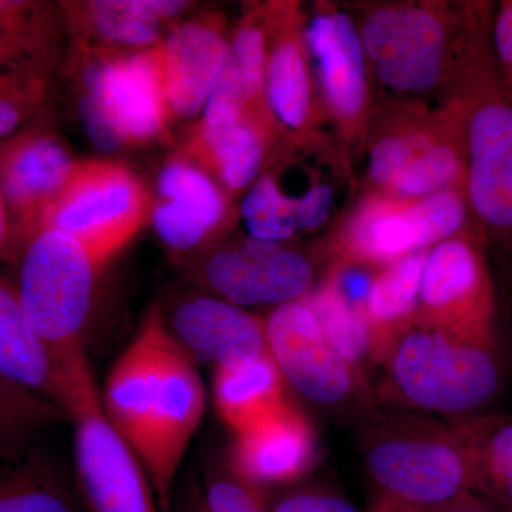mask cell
Here are the masks:
<instances>
[{
  "instance_id": "cell-1",
  "label": "cell",
  "mask_w": 512,
  "mask_h": 512,
  "mask_svg": "<svg viewBox=\"0 0 512 512\" xmlns=\"http://www.w3.org/2000/svg\"><path fill=\"white\" fill-rule=\"evenodd\" d=\"M491 3H464L463 45L444 99L456 114L466 158V195L485 244L512 247V104L490 42Z\"/></svg>"
},
{
  "instance_id": "cell-2",
  "label": "cell",
  "mask_w": 512,
  "mask_h": 512,
  "mask_svg": "<svg viewBox=\"0 0 512 512\" xmlns=\"http://www.w3.org/2000/svg\"><path fill=\"white\" fill-rule=\"evenodd\" d=\"M160 45L126 53L74 45L70 63L77 113L90 141L103 153L170 138Z\"/></svg>"
},
{
  "instance_id": "cell-3",
  "label": "cell",
  "mask_w": 512,
  "mask_h": 512,
  "mask_svg": "<svg viewBox=\"0 0 512 512\" xmlns=\"http://www.w3.org/2000/svg\"><path fill=\"white\" fill-rule=\"evenodd\" d=\"M357 23L373 79L404 103L446 90L463 45L466 12L447 3L370 6Z\"/></svg>"
},
{
  "instance_id": "cell-4",
  "label": "cell",
  "mask_w": 512,
  "mask_h": 512,
  "mask_svg": "<svg viewBox=\"0 0 512 512\" xmlns=\"http://www.w3.org/2000/svg\"><path fill=\"white\" fill-rule=\"evenodd\" d=\"M63 377L60 406L74 426V463L93 512H160L143 464L101 406L84 348L56 357Z\"/></svg>"
},
{
  "instance_id": "cell-5",
  "label": "cell",
  "mask_w": 512,
  "mask_h": 512,
  "mask_svg": "<svg viewBox=\"0 0 512 512\" xmlns=\"http://www.w3.org/2000/svg\"><path fill=\"white\" fill-rule=\"evenodd\" d=\"M367 473L380 493L417 507H439L473 493V467L453 420L387 416L365 434Z\"/></svg>"
},
{
  "instance_id": "cell-6",
  "label": "cell",
  "mask_w": 512,
  "mask_h": 512,
  "mask_svg": "<svg viewBox=\"0 0 512 512\" xmlns=\"http://www.w3.org/2000/svg\"><path fill=\"white\" fill-rule=\"evenodd\" d=\"M382 366L394 400L447 420L477 417L503 383L495 348L456 342L419 326L394 343Z\"/></svg>"
},
{
  "instance_id": "cell-7",
  "label": "cell",
  "mask_w": 512,
  "mask_h": 512,
  "mask_svg": "<svg viewBox=\"0 0 512 512\" xmlns=\"http://www.w3.org/2000/svg\"><path fill=\"white\" fill-rule=\"evenodd\" d=\"M367 136V177L373 192L394 198H421L466 187L463 137L446 101L436 110L399 103ZM466 191V188H464Z\"/></svg>"
},
{
  "instance_id": "cell-8",
  "label": "cell",
  "mask_w": 512,
  "mask_h": 512,
  "mask_svg": "<svg viewBox=\"0 0 512 512\" xmlns=\"http://www.w3.org/2000/svg\"><path fill=\"white\" fill-rule=\"evenodd\" d=\"M106 266L82 242L56 229H40L30 239L16 293L30 328L55 359L84 346Z\"/></svg>"
},
{
  "instance_id": "cell-9",
  "label": "cell",
  "mask_w": 512,
  "mask_h": 512,
  "mask_svg": "<svg viewBox=\"0 0 512 512\" xmlns=\"http://www.w3.org/2000/svg\"><path fill=\"white\" fill-rule=\"evenodd\" d=\"M153 191L127 165L83 160L47 207L40 229H56L82 242L109 265L151 221Z\"/></svg>"
},
{
  "instance_id": "cell-10",
  "label": "cell",
  "mask_w": 512,
  "mask_h": 512,
  "mask_svg": "<svg viewBox=\"0 0 512 512\" xmlns=\"http://www.w3.org/2000/svg\"><path fill=\"white\" fill-rule=\"evenodd\" d=\"M476 228L464 188L421 198H394L370 191L343 224L340 264L383 268Z\"/></svg>"
},
{
  "instance_id": "cell-11",
  "label": "cell",
  "mask_w": 512,
  "mask_h": 512,
  "mask_svg": "<svg viewBox=\"0 0 512 512\" xmlns=\"http://www.w3.org/2000/svg\"><path fill=\"white\" fill-rule=\"evenodd\" d=\"M485 245L478 229L471 228L427 252L416 326L495 348V296Z\"/></svg>"
},
{
  "instance_id": "cell-12",
  "label": "cell",
  "mask_w": 512,
  "mask_h": 512,
  "mask_svg": "<svg viewBox=\"0 0 512 512\" xmlns=\"http://www.w3.org/2000/svg\"><path fill=\"white\" fill-rule=\"evenodd\" d=\"M180 265L201 292L242 309L298 301L315 282L308 256L254 237L221 239Z\"/></svg>"
},
{
  "instance_id": "cell-13",
  "label": "cell",
  "mask_w": 512,
  "mask_h": 512,
  "mask_svg": "<svg viewBox=\"0 0 512 512\" xmlns=\"http://www.w3.org/2000/svg\"><path fill=\"white\" fill-rule=\"evenodd\" d=\"M305 43L325 113L348 143L366 138L373 119L369 63L355 20L323 6L305 19Z\"/></svg>"
},
{
  "instance_id": "cell-14",
  "label": "cell",
  "mask_w": 512,
  "mask_h": 512,
  "mask_svg": "<svg viewBox=\"0 0 512 512\" xmlns=\"http://www.w3.org/2000/svg\"><path fill=\"white\" fill-rule=\"evenodd\" d=\"M235 200L190 158L175 151L160 168L151 224L178 264L220 242L234 227Z\"/></svg>"
},
{
  "instance_id": "cell-15",
  "label": "cell",
  "mask_w": 512,
  "mask_h": 512,
  "mask_svg": "<svg viewBox=\"0 0 512 512\" xmlns=\"http://www.w3.org/2000/svg\"><path fill=\"white\" fill-rule=\"evenodd\" d=\"M264 320L269 355L286 386L322 407L355 396L362 372L330 345L305 298L274 308Z\"/></svg>"
},
{
  "instance_id": "cell-16",
  "label": "cell",
  "mask_w": 512,
  "mask_h": 512,
  "mask_svg": "<svg viewBox=\"0 0 512 512\" xmlns=\"http://www.w3.org/2000/svg\"><path fill=\"white\" fill-rule=\"evenodd\" d=\"M205 412V389L198 366L168 336L160 389L137 450L160 512H170L178 468Z\"/></svg>"
},
{
  "instance_id": "cell-17",
  "label": "cell",
  "mask_w": 512,
  "mask_h": 512,
  "mask_svg": "<svg viewBox=\"0 0 512 512\" xmlns=\"http://www.w3.org/2000/svg\"><path fill=\"white\" fill-rule=\"evenodd\" d=\"M167 335L195 365L217 367L269 355L265 320L204 292L156 303Z\"/></svg>"
},
{
  "instance_id": "cell-18",
  "label": "cell",
  "mask_w": 512,
  "mask_h": 512,
  "mask_svg": "<svg viewBox=\"0 0 512 512\" xmlns=\"http://www.w3.org/2000/svg\"><path fill=\"white\" fill-rule=\"evenodd\" d=\"M229 37L220 12H202L168 29L160 49L170 121L195 119L205 110L227 63Z\"/></svg>"
},
{
  "instance_id": "cell-19",
  "label": "cell",
  "mask_w": 512,
  "mask_h": 512,
  "mask_svg": "<svg viewBox=\"0 0 512 512\" xmlns=\"http://www.w3.org/2000/svg\"><path fill=\"white\" fill-rule=\"evenodd\" d=\"M265 99L279 133L306 140L318 123V89L305 43V15L295 2H272Z\"/></svg>"
},
{
  "instance_id": "cell-20",
  "label": "cell",
  "mask_w": 512,
  "mask_h": 512,
  "mask_svg": "<svg viewBox=\"0 0 512 512\" xmlns=\"http://www.w3.org/2000/svg\"><path fill=\"white\" fill-rule=\"evenodd\" d=\"M316 457L315 431L291 402L268 419L235 434L228 466L241 480L265 494L269 488L301 480Z\"/></svg>"
},
{
  "instance_id": "cell-21",
  "label": "cell",
  "mask_w": 512,
  "mask_h": 512,
  "mask_svg": "<svg viewBox=\"0 0 512 512\" xmlns=\"http://www.w3.org/2000/svg\"><path fill=\"white\" fill-rule=\"evenodd\" d=\"M279 134L269 111H251L224 126H211L201 119L192 124L177 151L235 200L264 174Z\"/></svg>"
},
{
  "instance_id": "cell-22",
  "label": "cell",
  "mask_w": 512,
  "mask_h": 512,
  "mask_svg": "<svg viewBox=\"0 0 512 512\" xmlns=\"http://www.w3.org/2000/svg\"><path fill=\"white\" fill-rule=\"evenodd\" d=\"M167 340L157 305L151 306L136 338L111 367L100 393L107 419L136 454L160 389Z\"/></svg>"
},
{
  "instance_id": "cell-23",
  "label": "cell",
  "mask_w": 512,
  "mask_h": 512,
  "mask_svg": "<svg viewBox=\"0 0 512 512\" xmlns=\"http://www.w3.org/2000/svg\"><path fill=\"white\" fill-rule=\"evenodd\" d=\"M268 52V13L266 5H259L249 9L231 32L227 63L205 106V123L224 126L251 111H269L265 99Z\"/></svg>"
},
{
  "instance_id": "cell-24",
  "label": "cell",
  "mask_w": 512,
  "mask_h": 512,
  "mask_svg": "<svg viewBox=\"0 0 512 512\" xmlns=\"http://www.w3.org/2000/svg\"><path fill=\"white\" fill-rule=\"evenodd\" d=\"M76 163L55 136L35 134L20 138L3 156V197L26 225H37L39 231L43 214L62 191Z\"/></svg>"
},
{
  "instance_id": "cell-25",
  "label": "cell",
  "mask_w": 512,
  "mask_h": 512,
  "mask_svg": "<svg viewBox=\"0 0 512 512\" xmlns=\"http://www.w3.org/2000/svg\"><path fill=\"white\" fill-rule=\"evenodd\" d=\"M63 10L74 45L101 52L151 49L163 42L168 28L151 15L146 0L67 2Z\"/></svg>"
},
{
  "instance_id": "cell-26",
  "label": "cell",
  "mask_w": 512,
  "mask_h": 512,
  "mask_svg": "<svg viewBox=\"0 0 512 512\" xmlns=\"http://www.w3.org/2000/svg\"><path fill=\"white\" fill-rule=\"evenodd\" d=\"M429 251L404 256L372 276L363 311L370 333V362L375 365H382L394 343L416 326L421 274Z\"/></svg>"
},
{
  "instance_id": "cell-27",
  "label": "cell",
  "mask_w": 512,
  "mask_h": 512,
  "mask_svg": "<svg viewBox=\"0 0 512 512\" xmlns=\"http://www.w3.org/2000/svg\"><path fill=\"white\" fill-rule=\"evenodd\" d=\"M271 355L217 367L212 379L215 409L234 434L242 433L291 403Z\"/></svg>"
},
{
  "instance_id": "cell-28",
  "label": "cell",
  "mask_w": 512,
  "mask_h": 512,
  "mask_svg": "<svg viewBox=\"0 0 512 512\" xmlns=\"http://www.w3.org/2000/svg\"><path fill=\"white\" fill-rule=\"evenodd\" d=\"M0 376L62 403L63 379L55 356L30 328L15 289L0 282ZM62 407V406H60Z\"/></svg>"
},
{
  "instance_id": "cell-29",
  "label": "cell",
  "mask_w": 512,
  "mask_h": 512,
  "mask_svg": "<svg viewBox=\"0 0 512 512\" xmlns=\"http://www.w3.org/2000/svg\"><path fill=\"white\" fill-rule=\"evenodd\" d=\"M0 512H79L56 461L36 447L0 464Z\"/></svg>"
},
{
  "instance_id": "cell-30",
  "label": "cell",
  "mask_w": 512,
  "mask_h": 512,
  "mask_svg": "<svg viewBox=\"0 0 512 512\" xmlns=\"http://www.w3.org/2000/svg\"><path fill=\"white\" fill-rule=\"evenodd\" d=\"M453 421L470 454L473 493L512 512V417Z\"/></svg>"
},
{
  "instance_id": "cell-31",
  "label": "cell",
  "mask_w": 512,
  "mask_h": 512,
  "mask_svg": "<svg viewBox=\"0 0 512 512\" xmlns=\"http://www.w3.org/2000/svg\"><path fill=\"white\" fill-rule=\"evenodd\" d=\"M305 299L330 345L362 372L363 363L370 360V333L363 311L365 299L346 288L336 268Z\"/></svg>"
},
{
  "instance_id": "cell-32",
  "label": "cell",
  "mask_w": 512,
  "mask_h": 512,
  "mask_svg": "<svg viewBox=\"0 0 512 512\" xmlns=\"http://www.w3.org/2000/svg\"><path fill=\"white\" fill-rule=\"evenodd\" d=\"M66 420L59 404L0 376V464L35 450L47 431Z\"/></svg>"
},
{
  "instance_id": "cell-33",
  "label": "cell",
  "mask_w": 512,
  "mask_h": 512,
  "mask_svg": "<svg viewBox=\"0 0 512 512\" xmlns=\"http://www.w3.org/2000/svg\"><path fill=\"white\" fill-rule=\"evenodd\" d=\"M306 191L288 194L275 175L262 174L249 188L239 211L249 237L285 244L298 234L311 232Z\"/></svg>"
},
{
  "instance_id": "cell-34",
  "label": "cell",
  "mask_w": 512,
  "mask_h": 512,
  "mask_svg": "<svg viewBox=\"0 0 512 512\" xmlns=\"http://www.w3.org/2000/svg\"><path fill=\"white\" fill-rule=\"evenodd\" d=\"M207 512H268L265 494L227 467H211L202 493Z\"/></svg>"
},
{
  "instance_id": "cell-35",
  "label": "cell",
  "mask_w": 512,
  "mask_h": 512,
  "mask_svg": "<svg viewBox=\"0 0 512 512\" xmlns=\"http://www.w3.org/2000/svg\"><path fill=\"white\" fill-rule=\"evenodd\" d=\"M268 512H359L348 498L319 487H296L276 495Z\"/></svg>"
},
{
  "instance_id": "cell-36",
  "label": "cell",
  "mask_w": 512,
  "mask_h": 512,
  "mask_svg": "<svg viewBox=\"0 0 512 512\" xmlns=\"http://www.w3.org/2000/svg\"><path fill=\"white\" fill-rule=\"evenodd\" d=\"M490 42L501 86L512 104V0L494 6Z\"/></svg>"
},
{
  "instance_id": "cell-37",
  "label": "cell",
  "mask_w": 512,
  "mask_h": 512,
  "mask_svg": "<svg viewBox=\"0 0 512 512\" xmlns=\"http://www.w3.org/2000/svg\"><path fill=\"white\" fill-rule=\"evenodd\" d=\"M429 512H510L504 508L498 507L497 504L485 500L476 493H467L456 498V500L448 501V503L439 505V507L431 508Z\"/></svg>"
},
{
  "instance_id": "cell-38",
  "label": "cell",
  "mask_w": 512,
  "mask_h": 512,
  "mask_svg": "<svg viewBox=\"0 0 512 512\" xmlns=\"http://www.w3.org/2000/svg\"><path fill=\"white\" fill-rule=\"evenodd\" d=\"M366 512H429L426 508L417 505L404 503L402 500L380 493L377 495Z\"/></svg>"
},
{
  "instance_id": "cell-39",
  "label": "cell",
  "mask_w": 512,
  "mask_h": 512,
  "mask_svg": "<svg viewBox=\"0 0 512 512\" xmlns=\"http://www.w3.org/2000/svg\"><path fill=\"white\" fill-rule=\"evenodd\" d=\"M184 512H207V510H205L204 500H202L201 491L194 490V493L188 498Z\"/></svg>"
},
{
  "instance_id": "cell-40",
  "label": "cell",
  "mask_w": 512,
  "mask_h": 512,
  "mask_svg": "<svg viewBox=\"0 0 512 512\" xmlns=\"http://www.w3.org/2000/svg\"><path fill=\"white\" fill-rule=\"evenodd\" d=\"M6 235H8V224H6L5 201H3V192L0 188V248L5 245Z\"/></svg>"
},
{
  "instance_id": "cell-41",
  "label": "cell",
  "mask_w": 512,
  "mask_h": 512,
  "mask_svg": "<svg viewBox=\"0 0 512 512\" xmlns=\"http://www.w3.org/2000/svg\"><path fill=\"white\" fill-rule=\"evenodd\" d=\"M10 3H12V2H0V12H2V10H5L6 8H8Z\"/></svg>"
},
{
  "instance_id": "cell-42",
  "label": "cell",
  "mask_w": 512,
  "mask_h": 512,
  "mask_svg": "<svg viewBox=\"0 0 512 512\" xmlns=\"http://www.w3.org/2000/svg\"><path fill=\"white\" fill-rule=\"evenodd\" d=\"M5 97H8V94H5L0 90V100L5 99Z\"/></svg>"
},
{
  "instance_id": "cell-43",
  "label": "cell",
  "mask_w": 512,
  "mask_h": 512,
  "mask_svg": "<svg viewBox=\"0 0 512 512\" xmlns=\"http://www.w3.org/2000/svg\"><path fill=\"white\" fill-rule=\"evenodd\" d=\"M9 6H10V5H9ZM9 6H8V8H9ZM2 46H3V45H2V39H0V53H2Z\"/></svg>"
}]
</instances>
